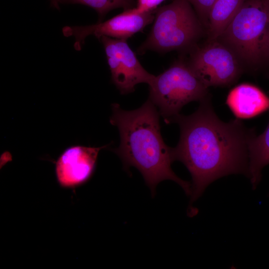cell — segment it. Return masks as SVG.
<instances>
[{
    "label": "cell",
    "instance_id": "cell-1",
    "mask_svg": "<svg viewBox=\"0 0 269 269\" xmlns=\"http://www.w3.org/2000/svg\"><path fill=\"white\" fill-rule=\"evenodd\" d=\"M200 102L191 115L178 114L171 121L180 131L178 143L172 149L174 160L182 162L192 179L191 203L218 178L232 174L248 176L249 145L256 134L238 119L221 120L209 97Z\"/></svg>",
    "mask_w": 269,
    "mask_h": 269
},
{
    "label": "cell",
    "instance_id": "cell-2",
    "mask_svg": "<svg viewBox=\"0 0 269 269\" xmlns=\"http://www.w3.org/2000/svg\"><path fill=\"white\" fill-rule=\"evenodd\" d=\"M110 123L118 128L120 143L113 151L121 159L124 168H136L154 194L156 185L164 180L176 182L191 195V185L178 177L171 169L173 148L164 142L160 133L159 113L148 99L140 108L122 109L111 105Z\"/></svg>",
    "mask_w": 269,
    "mask_h": 269
},
{
    "label": "cell",
    "instance_id": "cell-3",
    "mask_svg": "<svg viewBox=\"0 0 269 269\" xmlns=\"http://www.w3.org/2000/svg\"><path fill=\"white\" fill-rule=\"evenodd\" d=\"M269 15L265 0H246L216 40L229 48L241 64L258 68L267 59Z\"/></svg>",
    "mask_w": 269,
    "mask_h": 269
},
{
    "label": "cell",
    "instance_id": "cell-4",
    "mask_svg": "<svg viewBox=\"0 0 269 269\" xmlns=\"http://www.w3.org/2000/svg\"><path fill=\"white\" fill-rule=\"evenodd\" d=\"M154 23L146 39L137 48L165 53L193 47L203 34V27L188 0H174L155 10Z\"/></svg>",
    "mask_w": 269,
    "mask_h": 269
},
{
    "label": "cell",
    "instance_id": "cell-5",
    "mask_svg": "<svg viewBox=\"0 0 269 269\" xmlns=\"http://www.w3.org/2000/svg\"><path fill=\"white\" fill-rule=\"evenodd\" d=\"M149 99L158 109L165 123H171L182 108L207 96V87L187 63L178 61L158 76L148 85Z\"/></svg>",
    "mask_w": 269,
    "mask_h": 269
},
{
    "label": "cell",
    "instance_id": "cell-6",
    "mask_svg": "<svg viewBox=\"0 0 269 269\" xmlns=\"http://www.w3.org/2000/svg\"><path fill=\"white\" fill-rule=\"evenodd\" d=\"M207 42L201 47L193 48L187 65L208 88L233 84L241 73L239 60L219 41Z\"/></svg>",
    "mask_w": 269,
    "mask_h": 269
},
{
    "label": "cell",
    "instance_id": "cell-7",
    "mask_svg": "<svg viewBox=\"0 0 269 269\" xmlns=\"http://www.w3.org/2000/svg\"><path fill=\"white\" fill-rule=\"evenodd\" d=\"M99 39L104 48L112 81L122 94L134 92L138 84L151 83L155 76L143 67L126 40L105 36Z\"/></svg>",
    "mask_w": 269,
    "mask_h": 269
},
{
    "label": "cell",
    "instance_id": "cell-8",
    "mask_svg": "<svg viewBox=\"0 0 269 269\" xmlns=\"http://www.w3.org/2000/svg\"><path fill=\"white\" fill-rule=\"evenodd\" d=\"M155 10L144 13H136L132 8L104 21L86 26H66L62 29L66 37L73 36L75 39L74 47L79 51L89 35H94L98 39L103 36L126 40L137 32L141 31L154 18Z\"/></svg>",
    "mask_w": 269,
    "mask_h": 269
},
{
    "label": "cell",
    "instance_id": "cell-9",
    "mask_svg": "<svg viewBox=\"0 0 269 269\" xmlns=\"http://www.w3.org/2000/svg\"><path fill=\"white\" fill-rule=\"evenodd\" d=\"M70 146L55 162V173L59 185L75 189L87 182L93 175L100 151L107 147Z\"/></svg>",
    "mask_w": 269,
    "mask_h": 269
},
{
    "label": "cell",
    "instance_id": "cell-10",
    "mask_svg": "<svg viewBox=\"0 0 269 269\" xmlns=\"http://www.w3.org/2000/svg\"><path fill=\"white\" fill-rule=\"evenodd\" d=\"M226 103L238 119H250L269 110V97L258 87L249 83L233 88Z\"/></svg>",
    "mask_w": 269,
    "mask_h": 269
},
{
    "label": "cell",
    "instance_id": "cell-11",
    "mask_svg": "<svg viewBox=\"0 0 269 269\" xmlns=\"http://www.w3.org/2000/svg\"><path fill=\"white\" fill-rule=\"evenodd\" d=\"M246 0H215L208 17V41L216 40L238 12Z\"/></svg>",
    "mask_w": 269,
    "mask_h": 269
},
{
    "label": "cell",
    "instance_id": "cell-12",
    "mask_svg": "<svg viewBox=\"0 0 269 269\" xmlns=\"http://www.w3.org/2000/svg\"><path fill=\"white\" fill-rule=\"evenodd\" d=\"M269 164V122L264 132L251 139L249 145V174L252 187L260 183L263 168Z\"/></svg>",
    "mask_w": 269,
    "mask_h": 269
},
{
    "label": "cell",
    "instance_id": "cell-13",
    "mask_svg": "<svg viewBox=\"0 0 269 269\" xmlns=\"http://www.w3.org/2000/svg\"><path fill=\"white\" fill-rule=\"evenodd\" d=\"M133 0H60L64 3H79L94 9L102 18L109 11L117 8H123L125 10L132 8Z\"/></svg>",
    "mask_w": 269,
    "mask_h": 269
},
{
    "label": "cell",
    "instance_id": "cell-14",
    "mask_svg": "<svg viewBox=\"0 0 269 269\" xmlns=\"http://www.w3.org/2000/svg\"><path fill=\"white\" fill-rule=\"evenodd\" d=\"M188 0L193 6L203 25L207 29L209 11L215 0Z\"/></svg>",
    "mask_w": 269,
    "mask_h": 269
},
{
    "label": "cell",
    "instance_id": "cell-15",
    "mask_svg": "<svg viewBox=\"0 0 269 269\" xmlns=\"http://www.w3.org/2000/svg\"><path fill=\"white\" fill-rule=\"evenodd\" d=\"M164 0H137L136 6L133 7V10L138 13L154 11Z\"/></svg>",
    "mask_w": 269,
    "mask_h": 269
},
{
    "label": "cell",
    "instance_id": "cell-16",
    "mask_svg": "<svg viewBox=\"0 0 269 269\" xmlns=\"http://www.w3.org/2000/svg\"><path fill=\"white\" fill-rule=\"evenodd\" d=\"M266 0L269 15V0ZM266 53H267V59L269 60V26L268 34L267 41Z\"/></svg>",
    "mask_w": 269,
    "mask_h": 269
},
{
    "label": "cell",
    "instance_id": "cell-17",
    "mask_svg": "<svg viewBox=\"0 0 269 269\" xmlns=\"http://www.w3.org/2000/svg\"><path fill=\"white\" fill-rule=\"evenodd\" d=\"M50 1L51 5L57 9H59V4L60 3V0H49Z\"/></svg>",
    "mask_w": 269,
    "mask_h": 269
}]
</instances>
